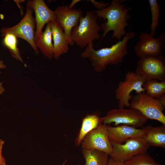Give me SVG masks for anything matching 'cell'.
Instances as JSON below:
<instances>
[{
    "mask_svg": "<svg viewBox=\"0 0 165 165\" xmlns=\"http://www.w3.org/2000/svg\"><path fill=\"white\" fill-rule=\"evenodd\" d=\"M135 36L131 31L127 32L120 40L109 47L96 50L91 42L86 47L81 54L83 58H88L91 61L94 70L99 73L104 71L109 65H116L121 63L127 54V44L129 40Z\"/></svg>",
    "mask_w": 165,
    "mask_h": 165,
    "instance_id": "obj_1",
    "label": "cell"
},
{
    "mask_svg": "<svg viewBox=\"0 0 165 165\" xmlns=\"http://www.w3.org/2000/svg\"><path fill=\"white\" fill-rule=\"evenodd\" d=\"M125 0H112L110 5L101 10L93 11L97 17L103 19L101 27L103 33L102 39L110 31H112V39L120 40L127 32L126 28L129 25L127 20L130 18L129 12L132 7H127Z\"/></svg>",
    "mask_w": 165,
    "mask_h": 165,
    "instance_id": "obj_2",
    "label": "cell"
},
{
    "mask_svg": "<svg viewBox=\"0 0 165 165\" xmlns=\"http://www.w3.org/2000/svg\"><path fill=\"white\" fill-rule=\"evenodd\" d=\"M97 18L93 11H88L85 16L81 18L78 25L72 29V39L80 48L86 47L90 43L101 38L99 32L101 29L97 22Z\"/></svg>",
    "mask_w": 165,
    "mask_h": 165,
    "instance_id": "obj_3",
    "label": "cell"
},
{
    "mask_svg": "<svg viewBox=\"0 0 165 165\" xmlns=\"http://www.w3.org/2000/svg\"><path fill=\"white\" fill-rule=\"evenodd\" d=\"M147 80L143 76L135 72H127L124 79L119 82L115 91L119 108L130 107V101L132 97L131 93L134 91L136 93L145 92L142 85Z\"/></svg>",
    "mask_w": 165,
    "mask_h": 165,
    "instance_id": "obj_4",
    "label": "cell"
},
{
    "mask_svg": "<svg viewBox=\"0 0 165 165\" xmlns=\"http://www.w3.org/2000/svg\"><path fill=\"white\" fill-rule=\"evenodd\" d=\"M130 108L139 111L148 119L155 120L165 125V109L158 99L147 95L145 92L136 93L130 102Z\"/></svg>",
    "mask_w": 165,
    "mask_h": 165,
    "instance_id": "obj_5",
    "label": "cell"
},
{
    "mask_svg": "<svg viewBox=\"0 0 165 165\" xmlns=\"http://www.w3.org/2000/svg\"><path fill=\"white\" fill-rule=\"evenodd\" d=\"M148 119L135 109L119 108L109 111L101 118L100 121L101 123L107 125L113 123L116 126L122 124L138 128L143 126Z\"/></svg>",
    "mask_w": 165,
    "mask_h": 165,
    "instance_id": "obj_6",
    "label": "cell"
},
{
    "mask_svg": "<svg viewBox=\"0 0 165 165\" xmlns=\"http://www.w3.org/2000/svg\"><path fill=\"white\" fill-rule=\"evenodd\" d=\"M124 144L111 142L112 149L111 158L124 163L134 156L146 152L150 146L143 138H129Z\"/></svg>",
    "mask_w": 165,
    "mask_h": 165,
    "instance_id": "obj_7",
    "label": "cell"
},
{
    "mask_svg": "<svg viewBox=\"0 0 165 165\" xmlns=\"http://www.w3.org/2000/svg\"><path fill=\"white\" fill-rule=\"evenodd\" d=\"M32 9L27 7L26 14L21 20L16 25L10 28H2V36L8 33L15 35L26 41L31 46L36 54L38 53L35 41V20L32 16Z\"/></svg>",
    "mask_w": 165,
    "mask_h": 165,
    "instance_id": "obj_8",
    "label": "cell"
},
{
    "mask_svg": "<svg viewBox=\"0 0 165 165\" xmlns=\"http://www.w3.org/2000/svg\"><path fill=\"white\" fill-rule=\"evenodd\" d=\"M135 72L143 76L147 80L165 81V58L162 55L139 58Z\"/></svg>",
    "mask_w": 165,
    "mask_h": 165,
    "instance_id": "obj_9",
    "label": "cell"
},
{
    "mask_svg": "<svg viewBox=\"0 0 165 165\" xmlns=\"http://www.w3.org/2000/svg\"><path fill=\"white\" fill-rule=\"evenodd\" d=\"M56 21L62 28L65 38L69 45L73 46L75 43L71 37L72 29L77 26L83 12L80 9H70L66 5L58 6L54 11Z\"/></svg>",
    "mask_w": 165,
    "mask_h": 165,
    "instance_id": "obj_10",
    "label": "cell"
},
{
    "mask_svg": "<svg viewBox=\"0 0 165 165\" xmlns=\"http://www.w3.org/2000/svg\"><path fill=\"white\" fill-rule=\"evenodd\" d=\"M139 39L135 45L134 51L139 58L162 55L165 44V31L157 38L147 32H143L140 35Z\"/></svg>",
    "mask_w": 165,
    "mask_h": 165,
    "instance_id": "obj_11",
    "label": "cell"
},
{
    "mask_svg": "<svg viewBox=\"0 0 165 165\" xmlns=\"http://www.w3.org/2000/svg\"><path fill=\"white\" fill-rule=\"evenodd\" d=\"M108 125L100 123L88 133L81 143L82 149H96L103 152L109 156L112 147L108 138Z\"/></svg>",
    "mask_w": 165,
    "mask_h": 165,
    "instance_id": "obj_12",
    "label": "cell"
},
{
    "mask_svg": "<svg viewBox=\"0 0 165 165\" xmlns=\"http://www.w3.org/2000/svg\"><path fill=\"white\" fill-rule=\"evenodd\" d=\"M26 5L27 7L32 9L35 14V42L39 37L45 25L50 21L56 20V16L54 11L49 8L43 0H29L27 2Z\"/></svg>",
    "mask_w": 165,
    "mask_h": 165,
    "instance_id": "obj_13",
    "label": "cell"
},
{
    "mask_svg": "<svg viewBox=\"0 0 165 165\" xmlns=\"http://www.w3.org/2000/svg\"><path fill=\"white\" fill-rule=\"evenodd\" d=\"M108 134L110 142L123 143L130 138H143V129H138L126 125L108 127Z\"/></svg>",
    "mask_w": 165,
    "mask_h": 165,
    "instance_id": "obj_14",
    "label": "cell"
},
{
    "mask_svg": "<svg viewBox=\"0 0 165 165\" xmlns=\"http://www.w3.org/2000/svg\"><path fill=\"white\" fill-rule=\"evenodd\" d=\"M49 23L53 42V57L58 60L61 55L68 53L69 44L62 28L56 20Z\"/></svg>",
    "mask_w": 165,
    "mask_h": 165,
    "instance_id": "obj_15",
    "label": "cell"
},
{
    "mask_svg": "<svg viewBox=\"0 0 165 165\" xmlns=\"http://www.w3.org/2000/svg\"><path fill=\"white\" fill-rule=\"evenodd\" d=\"M142 129L144 131L143 138L150 147L165 148V125L158 127L147 125Z\"/></svg>",
    "mask_w": 165,
    "mask_h": 165,
    "instance_id": "obj_16",
    "label": "cell"
},
{
    "mask_svg": "<svg viewBox=\"0 0 165 165\" xmlns=\"http://www.w3.org/2000/svg\"><path fill=\"white\" fill-rule=\"evenodd\" d=\"M52 35L49 23L47 24L44 31L35 42L37 48L40 50L43 55L49 59L53 57V46L52 42Z\"/></svg>",
    "mask_w": 165,
    "mask_h": 165,
    "instance_id": "obj_17",
    "label": "cell"
},
{
    "mask_svg": "<svg viewBox=\"0 0 165 165\" xmlns=\"http://www.w3.org/2000/svg\"><path fill=\"white\" fill-rule=\"evenodd\" d=\"M100 118L98 115L93 114L88 115L83 119L81 129L75 141L76 146L80 145L84 137L101 123Z\"/></svg>",
    "mask_w": 165,
    "mask_h": 165,
    "instance_id": "obj_18",
    "label": "cell"
},
{
    "mask_svg": "<svg viewBox=\"0 0 165 165\" xmlns=\"http://www.w3.org/2000/svg\"><path fill=\"white\" fill-rule=\"evenodd\" d=\"M85 160L84 165H107L109 155L100 150L94 149H82Z\"/></svg>",
    "mask_w": 165,
    "mask_h": 165,
    "instance_id": "obj_19",
    "label": "cell"
},
{
    "mask_svg": "<svg viewBox=\"0 0 165 165\" xmlns=\"http://www.w3.org/2000/svg\"><path fill=\"white\" fill-rule=\"evenodd\" d=\"M142 87L147 95L155 98L158 99L165 93V81L147 80L143 84Z\"/></svg>",
    "mask_w": 165,
    "mask_h": 165,
    "instance_id": "obj_20",
    "label": "cell"
},
{
    "mask_svg": "<svg viewBox=\"0 0 165 165\" xmlns=\"http://www.w3.org/2000/svg\"><path fill=\"white\" fill-rule=\"evenodd\" d=\"M3 37V44L6 47L12 56L18 61L23 62L21 52L17 46L16 37L11 33H6L2 36Z\"/></svg>",
    "mask_w": 165,
    "mask_h": 165,
    "instance_id": "obj_21",
    "label": "cell"
},
{
    "mask_svg": "<svg viewBox=\"0 0 165 165\" xmlns=\"http://www.w3.org/2000/svg\"><path fill=\"white\" fill-rule=\"evenodd\" d=\"M151 16L150 35L154 37L159 24L160 7L157 0H149Z\"/></svg>",
    "mask_w": 165,
    "mask_h": 165,
    "instance_id": "obj_22",
    "label": "cell"
},
{
    "mask_svg": "<svg viewBox=\"0 0 165 165\" xmlns=\"http://www.w3.org/2000/svg\"><path fill=\"white\" fill-rule=\"evenodd\" d=\"M124 163L125 165H162L147 152L136 155Z\"/></svg>",
    "mask_w": 165,
    "mask_h": 165,
    "instance_id": "obj_23",
    "label": "cell"
},
{
    "mask_svg": "<svg viewBox=\"0 0 165 165\" xmlns=\"http://www.w3.org/2000/svg\"><path fill=\"white\" fill-rule=\"evenodd\" d=\"M97 10L103 9L109 5V3H104L103 1L99 2L94 0H89Z\"/></svg>",
    "mask_w": 165,
    "mask_h": 165,
    "instance_id": "obj_24",
    "label": "cell"
},
{
    "mask_svg": "<svg viewBox=\"0 0 165 165\" xmlns=\"http://www.w3.org/2000/svg\"><path fill=\"white\" fill-rule=\"evenodd\" d=\"M5 141L0 139V165H6V160L2 155V150Z\"/></svg>",
    "mask_w": 165,
    "mask_h": 165,
    "instance_id": "obj_25",
    "label": "cell"
},
{
    "mask_svg": "<svg viewBox=\"0 0 165 165\" xmlns=\"http://www.w3.org/2000/svg\"><path fill=\"white\" fill-rule=\"evenodd\" d=\"M107 165H125L124 163L116 161L112 158L109 159Z\"/></svg>",
    "mask_w": 165,
    "mask_h": 165,
    "instance_id": "obj_26",
    "label": "cell"
},
{
    "mask_svg": "<svg viewBox=\"0 0 165 165\" xmlns=\"http://www.w3.org/2000/svg\"><path fill=\"white\" fill-rule=\"evenodd\" d=\"M81 1L80 0H73L68 6L70 9H72L73 6L79 2Z\"/></svg>",
    "mask_w": 165,
    "mask_h": 165,
    "instance_id": "obj_27",
    "label": "cell"
},
{
    "mask_svg": "<svg viewBox=\"0 0 165 165\" xmlns=\"http://www.w3.org/2000/svg\"><path fill=\"white\" fill-rule=\"evenodd\" d=\"M158 99L162 105L165 107V94H163Z\"/></svg>",
    "mask_w": 165,
    "mask_h": 165,
    "instance_id": "obj_28",
    "label": "cell"
},
{
    "mask_svg": "<svg viewBox=\"0 0 165 165\" xmlns=\"http://www.w3.org/2000/svg\"><path fill=\"white\" fill-rule=\"evenodd\" d=\"M15 3H16L19 9H20L21 13V14H22V10L21 6L20 4L21 2H24V0H14V1Z\"/></svg>",
    "mask_w": 165,
    "mask_h": 165,
    "instance_id": "obj_29",
    "label": "cell"
},
{
    "mask_svg": "<svg viewBox=\"0 0 165 165\" xmlns=\"http://www.w3.org/2000/svg\"><path fill=\"white\" fill-rule=\"evenodd\" d=\"M6 68V65L4 64L3 61L2 60H0V69H5ZM1 73V72L0 71V74Z\"/></svg>",
    "mask_w": 165,
    "mask_h": 165,
    "instance_id": "obj_30",
    "label": "cell"
},
{
    "mask_svg": "<svg viewBox=\"0 0 165 165\" xmlns=\"http://www.w3.org/2000/svg\"><path fill=\"white\" fill-rule=\"evenodd\" d=\"M5 91V89L3 86L2 82H0V95L2 94Z\"/></svg>",
    "mask_w": 165,
    "mask_h": 165,
    "instance_id": "obj_31",
    "label": "cell"
},
{
    "mask_svg": "<svg viewBox=\"0 0 165 165\" xmlns=\"http://www.w3.org/2000/svg\"><path fill=\"white\" fill-rule=\"evenodd\" d=\"M65 163V162H64L62 165H64V164Z\"/></svg>",
    "mask_w": 165,
    "mask_h": 165,
    "instance_id": "obj_32",
    "label": "cell"
},
{
    "mask_svg": "<svg viewBox=\"0 0 165 165\" xmlns=\"http://www.w3.org/2000/svg\"><path fill=\"white\" fill-rule=\"evenodd\" d=\"M79 165H82L81 164H79Z\"/></svg>",
    "mask_w": 165,
    "mask_h": 165,
    "instance_id": "obj_33",
    "label": "cell"
}]
</instances>
